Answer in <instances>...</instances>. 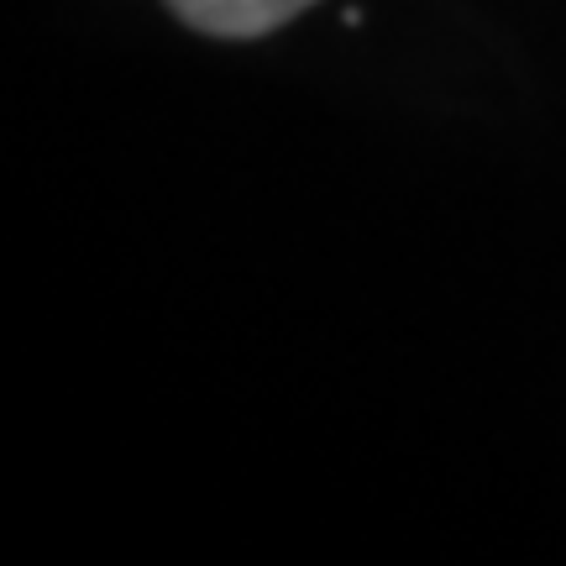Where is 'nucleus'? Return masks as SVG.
Instances as JSON below:
<instances>
[{"label": "nucleus", "instance_id": "nucleus-1", "mask_svg": "<svg viewBox=\"0 0 566 566\" xmlns=\"http://www.w3.org/2000/svg\"><path fill=\"white\" fill-rule=\"evenodd\" d=\"M174 17L210 38H263L315 0H168Z\"/></svg>", "mask_w": 566, "mask_h": 566}]
</instances>
